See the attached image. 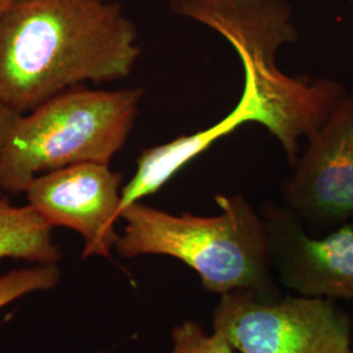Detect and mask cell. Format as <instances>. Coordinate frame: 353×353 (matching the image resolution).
Listing matches in <instances>:
<instances>
[{
    "label": "cell",
    "instance_id": "7a4b0ae2",
    "mask_svg": "<svg viewBox=\"0 0 353 353\" xmlns=\"http://www.w3.org/2000/svg\"><path fill=\"white\" fill-rule=\"evenodd\" d=\"M214 216L173 214L134 203L121 214L125 221L115 250L123 258L166 255L189 265L203 290L220 296L252 290L258 297H280L262 214L240 195L214 196Z\"/></svg>",
    "mask_w": 353,
    "mask_h": 353
},
{
    "label": "cell",
    "instance_id": "8992f818",
    "mask_svg": "<svg viewBox=\"0 0 353 353\" xmlns=\"http://www.w3.org/2000/svg\"><path fill=\"white\" fill-rule=\"evenodd\" d=\"M285 205L318 227L353 217V94L307 139L294 173L283 183Z\"/></svg>",
    "mask_w": 353,
    "mask_h": 353
},
{
    "label": "cell",
    "instance_id": "ba28073f",
    "mask_svg": "<svg viewBox=\"0 0 353 353\" xmlns=\"http://www.w3.org/2000/svg\"><path fill=\"white\" fill-rule=\"evenodd\" d=\"M248 123L265 126L274 137L278 121L256 84L243 83L240 100L229 113L204 130L182 135L164 144L147 148L137 160V170L121 191V214L134 203L156 194L195 157L211 148L217 140Z\"/></svg>",
    "mask_w": 353,
    "mask_h": 353
},
{
    "label": "cell",
    "instance_id": "7c38bea8",
    "mask_svg": "<svg viewBox=\"0 0 353 353\" xmlns=\"http://www.w3.org/2000/svg\"><path fill=\"white\" fill-rule=\"evenodd\" d=\"M21 115L23 113L17 112L11 105L0 99V152Z\"/></svg>",
    "mask_w": 353,
    "mask_h": 353
},
{
    "label": "cell",
    "instance_id": "5bb4252c",
    "mask_svg": "<svg viewBox=\"0 0 353 353\" xmlns=\"http://www.w3.org/2000/svg\"><path fill=\"white\" fill-rule=\"evenodd\" d=\"M351 1H352V3H353V0H351Z\"/></svg>",
    "mask_w": 353,
    "mask_h": 353
},
{
    "label": "cell",
    "instance_id": "6da1fadb",
    "mask_svg": "<svg viewBox=\"0 0 353 353\" xmlns=\"http://www.w3.org/2000/svg\"><path fill=\"white\" fill-rule=\"evenodd\" d=\"M140 52L118 1L14 0L0 16V99L24 114L84 81L125 79Z\"/></svg>",
    "mask_w": 353,
    "mask_h": 353
},
{
    "label": "cell",
    "instance_id": "277c9868",
    "mask_svg": "<svg viewBox=\"0 0 353 353\" xmlns=\"http://www.w3.org/2000/svg\"><path fill=\"white\" fill-rule=\"evenodd\" d=\"M214 331L237 353L353 352L351 316L323 297L265 300L233 290L214 307Z\"/></svg>",
    "mask_w": 353,
    "mask_h": 353
},
{
    "label": "cell",
    "instance_id": "9a60e30c",
    "mask_svg": "<svg viewBox=\"0 0 353 353\" xmlns=\"http://www.w3.org/2000/svg\"><path fill=\"white\" fill-rule=\"evenodd\" d=\"M353 353V352H352Z\"/></svg>",
    "mask_w": 353,
    "mask_h": 353
},
{
    "label": "cell",
    "instance_id": "9c48e42d",
    "mask_svg": "<svg viewBox=\"0 0 353 353\" xmlns=\"http://www.w3.org/2000/svg\"><path fill=\"white\" fill-rule=\"evenodd\" d=\"M51 229L30 205H13L0 194V259L55 265L61 252L52 241Z\"/></svg>",
    "mask_w": 353,
    "mask_h": 353
},
{
    "label": "cell",
    "instance_id": "30bf717a",
    "mask_svg": "<svg viewBox=\"0 0 353 353\" xmlns=\"http://www.w3.org/2000/svg\"><path fill=\"white\" fill-rule=\"evenodd\" d=\"M61 279L55 265H38L32 268L14 270L0 278V307L38 290L54 288Z\"/></svg>",
    "mask_w": 353,
    "mask_h": 353
},
{
    "label": "cell",
    "instance_id": "52a82bcc",
    "mask_svg": "<svg viewBox=\"0 0 353 353\" xmlns=\"http://www.w3.org/2000/svg\"><path fill=\"white\" fill-rule=\"evenodd\" d=\"M261 214L281 284L307 297L353 301V224L318 240L305 233L303 219L285 204L265 203Z\"/></svg>",
    "mask_w": 353,
    "mask_h": 353
},
{
    "label": "cell",
    "instance_id": "5b68a950",
    "mask_svg": "<svg viewBox=\"0 0 353 353\" xmlns=\"http://www.w3.org/2000/svg\"><path fill=\"white\" fill-rule=\"evenodd\" d=\"M122 174L108 164L84 163L36 176L26 189L30 205L50 227L77 232L84 241L83 256L110 258L119 234Z\"/></svg>",
    "mask_w": 353,
    "mask_h": 353
},
{
    "label": "cell",
    "instance_id": "8fae6325",
    "mask_svg": "<svg viewBox=\"0 0 353 353\" xmlns=\"http://www.w3.org/2000/svg\"><path fill=\"white\" fill-rule=\"evenodd\" d=\"M172 353H237L224 335L214 331L208 335L194 321H185L172 331Z\"/></svg>",
    "mask_w": 353,
    "mask_h": 353
},
{
    "label": "cell",
    "instance_id": "4fadbf2b",
    "mask_svg": "<svg viewBox=\"0 0 353 353\" xmlns=\"http://www.w3.org/2000/svg\"><path fill=\"white\" fill-rule=\"evenodd\" d=\"M14 3V0H0V16L1 13L6 12Z\"/></svg>",
    "mask_w": 353,
    "mask_h": 353
},
{
    "label": "cell",
    "instance_id": "3957f363",
    "mask_svg": "<svg viewBox=\"0 0 353 353\" xmlns=\"http://www.w3.org/2000/svg\"><path fill=\"white\" fill-rule=\"evenodd\" d=\"M143 94L141 88L68 89L23 114L0 152V188L26 192L51 170L110 164L126 144Z\"/></svg>",
    "mask_w": 353,
    "mask_h": 353
}]
</instances>
